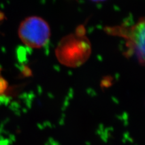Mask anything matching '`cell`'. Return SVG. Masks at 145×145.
Wrapping results in <instances>:
<instances>
[{"instance_id":"6da1fadb","label":"cell","mask_w":145,"mask_h":145,"mask_svg":"<svg viewBox=\"0 0 145 145\" xmlns=\"http://www.w3.org/2000/svg\"><path fill=\"white\" fill-rule=\"evenodd\" d=\"M85 33V28L80 25L74 33L61 40L55 50L59 62L66 67L76 68L88 59L91 53V45Z\"/></svg>"},{"instance_id":"7a4b0ae2","label":"cell","mask_w":145,"mask_h":145,"mask_svg":"<svg viewBox=\"0 0 145 145\" xmlns=\"http://www.w3.org/2000/svg\"><path fill=\"white\" fill-rule=\"evenodd\" d=\"M144 18L143 17L133 25L125 24L106 27L105 31L108 35L119 36L126 40L127 57L134 55L140 65L144 63Z\"/></svg>"},{"instance_id":"3957f363","label":"cell","mask_w":145,"mask_h":145,"mask_svg":"<svg viewBox=\"0 0 145 145\" xmlns=\"http://www.w3.org/2000/svg\"><path fill=\"white\" fill-rule=\"evenodd\" d=\"M21 41L31 48H39L46 45L50 38V28L42 18L32 16L21 22L18 30Z\"/></svg>"},{"instance_id":"277c9868","label":"cell","mask_w":145,"mask_h":145,"mask_svg":"<svg viewBox=\"0 0 145 145\" xmlns=\"http://www.w3.org/2000/svg\"><path fill=\"white\" fill-rule=\"evenodd\" d=\"M91 1H96V2H99V1H104V0H91Z\"/></svg>"}]
</instances>
